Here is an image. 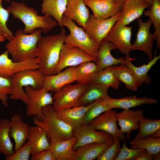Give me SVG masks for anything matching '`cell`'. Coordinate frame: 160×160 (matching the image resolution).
<instances>
[{
	"label": "cell",
	"mask_w": 160,
	"mask_h": 160,
	"mask_svg": "<svg viewBox=\"0 0 160 160\" xmlns=\"http://www.w3.org/2000/svg\"><path fill=\"white\" fill-rule=\"evenodd\" d=\"M66 36L63 29L59 34L41 37L38 41L35 57L38 59L39 69L44 76L55 74Z\"/></svg>",
	"instance_id": "obj_1"
},
{
	"label": "cell",
	"mask_w": 160,
	"mask_h": 160,
	"mask_svg": "<svg viewBox=\"0 0 160 160\" xmlns=\"http://www.w3.org/2000/svg\"><path fill=\"white\" fill-rule=\"evenodd\" d=\"M7 9L13 17L23 23V30L25 34L31 33L39 28L47 33L54 27L59 25L57 22L49 16L38 15L36 10L27 6L23 2L12 1Z\"/></svg>",
	"instance_id": "obj_2"
},
{
	"label": "cell",
	"mask_w": 160,
	"mask_h": 160,
	"mask_svg": "<svg viewBox=\"0 0 160 160\" xmlns=\"http://www.w3.org/2000/svg\"><path fill=\"white\" fill-rule=\"evenodd\" d=\"M42 31L38 28L32 33L27 34L21 29L17 30L12 39L5 45L13 61L22 62L35 57L37 43L42 37Z\"/></svg>",
	"instance_id": "obj_3"
},
{
	"label": "cell",
	"mask_w": 160,
	"mask_h": 160,
	"mask_svg": "<svg viewBox=\"0 0 160 160\" xmlns=\"http://www.w3.org/2000/svg\"><path fill=\"white\" fill-rule=\"evenodd\" d=\"M42 119L39 120L35 117L33 121L35 125H38L45 131L48 139L51 140H64L74 136V131L69 125L57 118L51 105L42 107Z\"/></svg>",
	"instance_id": "obj_4"
},
{
	"label": "cell",
	"mask_w": 160,
	"mask_h": 160,
	"mask_svg": "<svg viewBox=\"0 0 160 160\" xmlns=\"http://www.w3.org/2000/svg\"><path fill=\"white\" fill-rule=\"evenodd\" d=\"M44 75L39 69H27L19 71L12 75V92L9 98L20 100L27 105L28 99L23 87L30 86L33 88H42Z\"/></svg>",
	"instance_id": "obj_5"
},
{
	"label": "cell",
	"mask_w": 160,
	"mask_h": 160,
	"mask_svg": "<svg viewBox=\"0 0 160 160\" xmlns=\"http://www.w3.org/2000/svg\"><path fill=\"white\" fill-rule=\"evenodd\" d=\"M62 22L63 27H67L70 31V34L65 38L64 43L78 47L95 58L99 47L95 41L89 36L83 28L78 27L73 20L63 15Z\"/></svg>",
	"instance_id": "obj_6"
},
{
	"label": "cell",
	"mask_w": 160,
	"mask_h": 160,
	"mask_svg": "<svg viewBox=\"0 0 160 160\" xmlns=\"http://www.w3.org/2000/svg\"><path fill=\"white\" fill-rule=\"evenodd\" d=\"M87 87V86L78 83H70L64 86L53 95V109L57 111L81 106L79 100Z\"/></svg>",
	"instance_id": "obj_7"
},
{
	"label": "cell",
	"mask_w": 160,
	"mask_h": 160,
	"mask_svg": "<svg viewBox=\"0 0 160 160\" xmlns=\"http://www.w3.org/2000/svg\"><path fill=\"white\" fill-rule=\"evenodd\" d=\"M24 89L28 101L26 108V115L41 120L43 117L42 107L53 104V92L50 93L43 88L35 89L29 86L25 87Z\"/></svg>",
	"instance_id": "obj_8"
},
{
	"label": "cell",
	"mask_w": 160,
	"mask_h": 160,
	"mask_svg": "<svg viewBox=\"0 0 160 160\" xmlns=\"http://www.w3.org/2000/svg\"><path fill=\"white\" fill-rule=\"evenodd\" d=\"M95 61V58L81 49L64 43L60 51L55 74L67 67H76L84 63Z\"/></svg>",
	"instance_id": "obj_9"
},
{
	"label": "cell",
	"mask_w": 160,
	"mask_h": 160,
	"mask_svg": "<svg viewBox=\"0 0 160 160\" xmlns=\"http://www.w3.org/2000/svg\"><path fill=\"white\" fill-rule=\"evenodd\" d=\"M120 12L114 16L103 20L97 19L90 14L84 29L89 36L95 41L98 47L119 19Z\"/></svg>",
	"instance_id": "obj_10"
},
{
	"label": "cell",
	"mask_w": 160,
	"mask_h": 160,
	"mask_svg": "<svg viewBox=\"0 0 160 160\" xmlns=\"http://www.w3.org/2000/svg\"><path fill=\"white\" fill-rule=\"evenodd\" d=\"M116 113V111L109 109L95 118L89 125L95 130L104 131L114 138L124 140L126 137L118 127Z\"/></svg>",
	"instance_id": "obj_11"
},
{
	"label": "cell",
	"mask_w": 160,
	"mask_h": 160,
	"mask_svg": "<svg viewBox=\"0 0 160 160\" xmlns=\"http://www.w3.org/2000/svg\"><path fill=\"white\" fill-rule=\"evenodd\" d=\"M132 28L126 26L118 19L105 38L114 44L122 54H129L131 51Z\"/></svg>",
	"instance_id": "obj_12"
},
{
	"label": "cell",
	"mask_w": 160,
	"mask_h": 160,
	"mask_svg": "<svg viewBox=\"0 0 160 160\" xmlns=\"http://www.w3.org/2000/svg\"><path fill=\"white\" fill-rule=\"evenodd\" d=\"M7 50L0 55V77L7 78L19 71L27 69L39 68L36 57L20 62H15L8 57Z\"/></svg>",
	"instance_id": "obj_13"
},
{
	"label": "cell",
	"mask_w": 160,
	"mask_h": 160,
	"mask_svg": "<svg viewBox=\"0 0 160 160\" xmlns=\"http://www.w3.org/2000/svg\"><path fill=\"white\" fill-rule=\"evenodd\" d=\"M73 136L76 138L73 147V151L88 144L105 142L113 137L110 134L104 131H97L89 124H82L74 132Z\"/></svg>",
	"instance_id": "obj_14"
},
{
	"label": "cell",
	"mask_w": 160,
	"mask_h": 160,
	"mask_svg": "<svg viewBox=\"0 0 160 160\" xmlns=\"http://www.w3.org/2000/svg\"><path fill=\"white\" fill-rule=\"evenodd\" d=\"M137 19L139 29L136 34V39L131 44V50H138L144 52L151 60L153 58L152 48L154 39L153 34L150 32L152 22L150 18L145 22H143L140 17Z\"/></svg>",
	"instance_id": "obj_15"
},
{
	"label": "cell",
	"mask_w": 160,
	"mask_h": 160,
	"mask_svg": "<svg viewBox=\"0 0 160 160\" xmlns=\"http://www.w3.org/2000/svg\"><path fill=\"white\" fill-rule=\"evenodd\" d=\"M85 5L92 10L93 16L103 20L114 16L122 7L114 0H84Z\"/></svg>",
	"instance_id": "obj_16"
},
{
	"label": "cell",
	"mask_w": 160,
	"mask_h": 160,
	"mask_svg": "<svg viewBox=\"0 0 160 160\" xmlns=\"http://www.w3.org/2000/svg\"><path fill=\"white\" fill-rule=\"evenodd\" d=\"M116 49V46L106 39L102 40L95 58V63L98 72L108 67L117 65L119 64H125L124 57L116 58L111 55V51Z\"/></svg>",
	"instance_id": "obj_17"
},
{
	"label": "cell",
	"mask_w": 160,
	"mask_h": 160,
	"mask_svg": "<svg viewBox=\"0 0 160 160\" xmlns=\"http://www.w3.org/2000/svg\"><path fill=\"white\" fill-rule=\"evenodd\" d=\"M96 101L86 106L81 105L57 111H54L55 113L57 118L71 126L73 128L74 132L82 125L83 120L86 112Z\"/></svg>",
	"instance_id": "obj_18"
},
{
	"label": "cell",
	"mask_w": 160,
	"mask_h": 160,
	"mask_svg": "<svg viewBox=\"0 0 160 160\" xmlns=\"http://www.w3.org/2000/svg\"><path fill=\"white\" fill-rule=\"evenodd\" d=\"M143 109L136 111L129 109H124L121 112L116 113V118L120 130L123 133H126V137L129 139L131 132L137 131L140 120L144 117Z\"/></svg>",
	"instance_id": "obj_19"
},
{
	"label": "cell",
	"mask_w": 160,
	"mask_h": 160,
	"mask_svg": "<svg viewBox=\"0 0 160 160\" xmlns=\"http://www.w3.org/2000/svg\"><path fill=\"white\" fill-rule=\"evenodd\" d=\"M75 68L68 67L55 74L44 76L42 88L55 92L65 85L75 81Z\"/></svg>",
	"instance_id": "obj_20"
},
{
	"label": "cell",
	"mask_w": 160,
	"mask_h": 160,
	"mask_svg": "<svg viewBox=\"0 0 160 160\" xmlns=\"http://www.w3.org/2000/svg\"><path fill=\"white\" fill-rule=\"evenodd\" d=\"M10 121L9 136L14 140V150L15 152L25 143L29 132L30 126L28 123L24 122L21 116L18 114L13 115Z\"/></svg>",
	"instance_id": "obj_21"
},
{
	"label": "cell",
	"mask_w": 160,
	"mask_h": 160,
	"mask_svg": "<svg viewBox=\"0 0 160 160\" xmlns=\"http://www.w3.org/2000/svg\"><path fill=\"white\" fill-rule=\"evenodd\" d=\"M150 6L144 0H126L119 17L126 25L140 17L144 9Z\"/></svg>",
	"instance_id": "obj_22"
},
{
	"label": "cell",
	"mask_w": 160,
	"mask_h": 160,
	"mask_svg": "<svg viewBox=\"0 0 160 160\" xmlns=\"http://www.w3.org/2000/svg\"><path fill=\"white\" fill-rule=\"evenodd\" d=\"M90 15V12L84 0H67L66 7L63 15L75 21L78 25L84 29Z\"/></svg>",
	"instance_id": "obj_23"
},
{
	"label": "cell",
	"mask_w": 160,
	"mask_h": 160,
	"mask_svg": "<svg viewBox=\"0 0 160 160\" xmlns=\"http://www.w3.org/2000/svg\"><path fill=\"white\" fill-rule=\"evenodd\" d=\"M35 125L29 127L27 140L30 146L32 156L51 148V143L48 141L45 130L38 125Z\"/></svg>",
	"instance_id": "obj_24"
},
{
	"label": "cell",
	"mask_w": 160,
	"mask_h": 160,
	"mask_svg": "<svg viewBox=\"0 0 160 160\" xmlns=\"http://www.w3.org/2000/svg\"><path fill=\"white\" fill-rule=\"evenodd\" d=\"M113 137L104 143H93L78 148L75 151L73 160H93L99 156L113 143Z\"/></svg>",
	"instance_id": "obj_25"
},
{
	"label": "cell",
	"mask_w": 160,
	"mask_h": 160,
	"mask_svg": "<svg viewBox=\"0 0 160 160\" xmlns=\"http://www.w3.org/2000/svg\"><path fill=\"white\" fill-rule=\"evenodd\" d=\"M76 139L73 136L66 140H51L50 150L55 160H73L75 153L73 147Z\"/></svg>",
	"instance_id": "obj_26"
},
{
	"label": "cell",
	"mask_w": 160,
	"mask_h": 160,
	"mask_svg": "<svg viewBox=\"0 0 160 160\" xmlns=\"http://www.w3.org/2000/svg\"><path fill=\"white\" fill-rule=\"evenodd\" d=\"M125 65L131 70L137 81L138 87L143 85V83L149 85L151 83L150 77L148 73L151 68L155 65L159 59L160 55L156 56L155 54L153 58L147 64L139 67L134 65L131 62L129 54L126 55Z\"/></svg>",
	"instance_id": "obj_27"
},
{
	"label": "cell",
	"mask_w": 160,
	"mask_h": 160,
	"mask_svg": "<svg viewBox=\"0 0 160 160\" xmlns=\"http://www.w3.org/2000/svg\"><path fill=\"white\" fill-rule=\"evenodd\" d=\"M41 12L44 15L54 18L62 29V19L66 8L67 0H42Z\"/></svg>",
	"instance_id": "obj_28"
},
{
	"label": "cell",
	"mask_w": 160,
	"mask_h": 160,
	"mask_svg": "<svg viewBox=\"0 0 160 160\" xmlns=\"http://www.w3.org/2000/svg\"><path fill=\"white\" fill-rule=\"evenodd\" d=\"M98 72L95 63L90 61L82 63L75 67V81L78 84L87 86L92 83Z\"/></svg>",
	"instance_id": "obj_29"
},
{
	"label": "cell",
	"mask_w": 160,
	"mask_h": 160,
	"mask_svg": "<svg viewBox=\"0 0 160 160\" xmlns=\"http://www.w3.org/2000/svg\"><path fill=\"white\" fill-rule=\"evenodd\" d=\"M157 99L146 97L138 98L136 95L125 96L121 99L112 98L113 109L119 108L129 109L144 104H154L158 103Z\"/></svg>",
	"instance_id": "obj_30"
},
{
	"label": "cell",
	"mask_w": 160,
	"mask_h": 160,
	"mask_svg": "<svg viewBox=\"0 0 160 160\" xmlns=\"http://www.w3.org/2000/svg\"><path fill=\"white\" fill-rule=\"evenodd\" d=\"M113 72L116 79L123 83L126 88L132 91L137 90V81L131 70L125 64L119 66H111Z\"/></svg>",
	"instance_id": "obj_31"
},
{
	"label": "cell",
	"mask_w": 160,
	"mask_h": 160,
	"mask_svg": "<svg viewBox=\"0 0 160 160\" xmlns=\"http://www.w3.org/2000/svg\"><path fill=\"white\" fill-rule=\"evenodd\" d=\"M10 129V120L2 118L0 121V153L6 156L15 152L13 145L9 136Z\"/></svg>",
	"instance_id": "obj_32"
},
{
	"label": "cell",
	"mask_w": 160,
	"mask_h": 160,
	"mask_svg": "<svg viewBox=\"0 0 160 160\" xmlns=\"http://www.w3.org/2000/svg\"><path fill=\"white\" fill-rule=\"evenodd\" d=\"M108 87L94 83L87 86V89L81 97L79 102L81 105L89 104L97 100L108 96Z\"/></svg>",
	"instance_id": "obj_33"
},
{
	"label": "cell",
	"mask_w": 160,
	"mask_h": 160,
	"mask_svg": "<svg viewBox=\"0 0 160 160\" xmlns=\"http://www.w3.org/2000/svg\"><path fill=\"white\" fill-rule=\"evenodd\" d=\"M112 98L108 95L105 98L97 100L86 112L82 124H89L93 119L99 115L109 109H113Z\"/></svg>",
	"instance_id": "obj_34"
},
{
	"label": "cell",
	"mask_w": 160,
	"mask_h": 160,
	"mask_svg": "<svg viewBox=\"0 0 160 160\" xmlns=\"http://www.w3.org/2000/svg\"><path fill=\"white\" fill-rule=\"evenodd\" d=\"M150 9L144 10L145 17L148 16L153 24L155 30L153 34L156 43L157 48L160 47V0H153Z\"/></svg>",
	"instance_id": "obj_35"
},
{
	"label": "cell",
	"mask_w": 160,
	"mask_h": 160,
	"mask_svg": "<svg viewBox=\"0 0 160 160\" xmlns=\"http://www.w3.org/2000/svg\"><path fill=\"white\" fill-rule=\"evenodd\" d=\"M130 148H143L153 156L160 152V137L156 138L148 136L138 140H129Z\"/></svg>",
	"instance_id": "obj_36"
},
{
	"label": "cell",
	"mask_w": 160,
	"mask_h": 160,
	"mask_svg": "<svg viewBox=\"0 0 160 160\" xmlns=\"http://www.w3.org/2000/svg\"><path fill=\"white\" fill-rule=\"evenodd\" d=\"M92 83L108 88L111 87L115 89H119L121 84L114 76L111 66L107 67L98 72Z\"/></svg>",
	"instance_id": "obj_37"
},
{
	"label": "cell",
	"mask_w": 160,
	"mask_h": 160,
	"mask_svg": "<svg viewBox=\"0 0 160 160\" xmlns=\"http://www.w3.org/2000/svg\"><path fill=\"white\" fill-rule=\"evenodd\" d=\"M138 126L139 131L134 137V140H138L151 136L160 129V120L144 117L140 121Z\"/></svg>",
	"instance_id": "obj_38"
},
{
	"label": "cell",
	"mask_w": 160,
	"mask_h": 160,
	"mask_svg": "<svg viewBox=\"0 0 160 160\" xmlns=\"http://www.w3.org/2000/svg\"><path fill=\"white\" fill-rule=\"evenodd\" d=\"M3 0H0V34L5 39L10 41L12 39L14 35L7 26V22L10 13L7 9L3 7L2 3Z\"/></svg>",
	"instance_id": "obj_39"
},
{
	"label": "cell",
	"mask_w": 160,
	"mask_h": 160,
	"mask_svg": "<svg viewBox=\"0 0 160 160\" xmlns=\"http://www.w3.org/2000/svg\"><path fill=\"white\" fill-rule=\"evenodd\" d=\"M12 92V82L10 77L7 78L0 77V100L3 105L8 106V95Z\"/></svg>",
	"instance_id": "obj_40"
},
{
	"label": "cell",
	"mask_w": 160,
	"mask_h": 160,
	"mask_svg": "<svg viewBox=\"0 0 160 160\" xmlns=\"http://www.w3.org/2000/svg\"><path fill=\"white\" fill-rule=\"evenodd\" d=\"M120 140L115 138L113 144L102 153L97 160H115L120 151Z\"/></svg>",
	"instance_id": "obj_41"
},
{
	"label": "cell",
	"mask_w": 160,
	"mask_h": 160,
	"mask_svg": "<svg viewBox=\"0 0 160 160\" xmlns=\"http://www.w3.org/2000/svg\"><path fill=\"white\" fill-rule=\"evenodd\" d=\"M145 149L143 148H129L124 140L122 147L115 160H135L136 158Z\"/></svg>",
	"instance_id": "obj_42"
},
{
	"label": "cell",
	"mask_w": 160,
	"mask_h": 160,
	"mask_svg": "<svg viewBox=\"0 0 160 160\" xmlns=\"http://www.w3.org/2000/svg\"><path fill=\"white\" fill-rule=\"evenodd\" d=\"M31 155L29 143H25L18 150L11 156H6V160H28Z\"/></svg>",
	"instance_id": "obj_43"
},
{
	"label": "cell",
	"mask_w": 160,
	"mask_h": 160,
	"mask_svg": "<svg viewBox=\"0 0 160 160\" xmlns=\"http://www.w3.org/2000/svg\"><path fill=\"white\" fill-rule=\"evenodd\" d=\"M31 160H55L50 150L42 151L32 156Z\"/></svg>",
	"instance_id": "obj_44"
},
{
	"label": "cell",
	"mask_w": 160,
	"mask_h": 160,
	"mask_svg": "<svg viewBox=\"0 0 160 160\" xmlns=\"http://www.w3.org/2000/svg\"><path fill=\"white\" fill-rule=\"evenodd\" d=\"M153 156L145 149L139 155L135 160H151L153 159Z\"/></svg>",
	"instance_id": "obj_45"
},
{
	"label": "cell",
	"mask_w": 160,
	"mask_h": 160,
	"mask_svg": "<svg viewBox=\"0 0 160 160\" xmlns=\"http://www.w3.org/2000/svg\"><path fill=\"white\" fill-rule=\"evenodd\" d=\"M151 136L156 138L160 137V129L154 132Z\"/></svg>",
	"instance_id": "obj_46"
},
{
	"label": "cell",
	"mask_w": 160,
	"mask_h": 160,
	"mask_svg": "<svg viewBox=\"0 0 160 160\" xmlns=\"http://www.w3.org/2000/svg\"><path fill=\"white\" fill-rule=\"evenodd\" d=\"M118 3H119L120 6L122 7L124 2L126 0H114Z\"/></svg>",
	"instance_id": "obj_47"
},
{
	"label": "cell",
	"mask_w": 160,
	"mask_h": 160,
	"mask_svg": "<svg viewBox=\"0 0 160 160\" xmlns=\"http://www.w3.org/2000/svg\"><path fill=\"white\" fill-rule=\"evenodd\" d=\"M153 159L154 160H159L160 159V153H158L154 155Z\"/></svg>",
	"instance_id": "obj_48"
},
{
	"label": "cell",
	"mask_w": 160,
	"mask_h": 160,
	"mask_svg": "<svg viewBox=\"0 0 160 160\" xmlns=\"http://www.w3.org/2000/svg\"><path fill=\"white\" fill-rule=\"evenodd\" d=\"M151 6L153 3V0H144Z\"/></svg>",
	"instance_id": "obj_49"
},
{
	"label": "cell",
	"mask_w": 160,
	"mask_h": 160,
	"mask_svg": "<svg viewBox=\"0 0 160 160\" xmlns=\"http://www.w3.org/2000/svg\"><path fill=\"white\" fill-rule=\"evenodd\" d=\"M5 39L0 34V42L4 41Z\"/></svg>",
	"instance_id": "obj_50"
},
{
	"label": "cell",
	"mask_w": 160,
	"mask_h": 160,
	"mask_svg": "<svg viewBox=\"0 0 160 160\" xmlns=\"http://www.w3.org/2000/svg\"><path fill=\"white\" fill-rule=\"evenodd\" d=\"M5 0V1H6L7 2H9V1L10 0Z\"/></svg>",
	"instance_id": "obj_51"
},
{
	"label": "cell",
	"mask_w": 160,
	"mask_h": 160,
	"mask_svg": "<svg viewBox=\"0 0 160 160\" xmlns=\"http://www.w3.org/2000/svg\"></svg>",
	"instance_id": "obj_52"
}]
</instances>
